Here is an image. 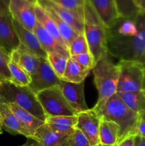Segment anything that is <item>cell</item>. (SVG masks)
<instances>
[{
  "instance_id": "1",
  "label": "cell",
  "mask_w": 145,
  "mask_h": 146,
  "mask_svg": "<svg viewBox=\"0 0 145 146\" xmlns=\"http://www.w3.org/2000/svg\"><path fill=\"white\" fill-rule=\"evenodd\" d=\"M108 54L119 61L145 64V11L132 19L120 18L107 29Z\"/></svg>"
},
{
  "instance_id": "2",
  "label": "cell",
  "mask_w": 145,
  "mask_h": 146,
  "mask_svg": "<svg viewBox=\"0 0 145 146\" xmlns=\"http://www.w3.org/2000/svg\"><path fill=\"white\" fill-rule=\"evenodd\" d=\"M95 111L101 118L113 121L119 125L120 131L117 143L128 136L136 135L140 115L131 110L117 94L111 96L101 109Z\"/></svg>"
},
{
  "instance_id": "3",
  "label": "cell",
  "mask_w": 145,
  "mask_h": 146,
  "mask_svg": "<svg viewBox=\"0 0 145 146\" xmlns=\"http://www.w3.org/2000/svg\"><path fill=\"white\" fill-rule=\"evenodd\" d=\"M84 35L95 63L108 55L107 28L88 0L83 9Z\"/></svg>"
},
{
  "instance_id": "4",
  "label": "cell",
  "mask_w": 145,
  "mask_h": 146,
  "mask_svg": "<svg viewBox=\"0 0 145 146\" xmlns=\"http://www.w3.org/2000/svg\"><path fill=\"white\" fill-rule=\"evenodd\" d=\"M108 55L99 60L92 69L94 82L98 91V102L92 108L95 111L101 109L108 99L117 93L119 68Z\"/></svg>"
},
{
  "instance_id": "5",
  "label": "cell",
  "mask_w": 145,
  "mask_h": 146,
  "mask_svg": "<svg viewBox=\"0 0 145 146\" xmlns=\"http://www.w3.org/2000/svg\"><path fill=\"white\" fill-rule=\"evenodd\" d=\"M0 97L5 104L14 103L45 122L46 115L35 93L28 86H21L5 79L0 84Z\"/></svg>"
},
{
  "instance_id": "6",
  "label": "cell",
  "mask_w": 145,
  "mask_h": 146,
  "mask_svg": "<svg viewBox=\"0 0 145 146\" xmlns=\"http://www.w3.org/2000/svg\"><path fill=\"white\" fill-rule=\"evenodd\" d=\"M36 95L47 116L77 115L63 95L58 85L42 90Z\"/></svg>"
},
{
  "instance_id": "7",
  "label": "cell",
  "mask_w": 145,
  "mask_h": 146,
  "mask_svg": "<svg viewBox=\"0 0 145 146\" xmlns=\"http://www.w3.org/2000/svg\"><path fill=\"white\" fill-rule=\"evenodd\" d=\"M117 92H136L143 89L145 71L142 66L133 61H119Z\"/></svg>"
},
{
  "instance_id": "8",
  "label": "cell",
  "mask_w": 145,
  "mask_h": 146,
  "mask_svg": "<svg viewBox=\"0 0 145 146\" xmlns=\"http://www.w3.org/2000/svg\"><path fill=\"white\" fill-rule=\"evenodd\" d=\"M78 122L75 129H78L83 134L90 145H100L99 137L100 124L101 117L93 108L88 109L77 114Z\"/></svg>"
},
{
  "instance_id": "9",
  "label": "cell",
  "mask_w": 145,
  "mask_h": 146,
  "mask_svg": "<svg viewBox=\"0 0 145 146\" xmlns=\"http://www.w3.org/2000/svg\"><path fill=\"white\" fill-rule=\"evenodd\" d=\"M35 5L28 0H10L9 6V11L13 19L31 32H34L37 22Z\"/></svg>"
},
{
  "instance_id": "10",
  "label": "cell",
  "mask_w": 145,
  "mask_h": 146,
  "mask_svg": "<svg viewBox=\"0 0 145 146\" xmlns=\"http://www.w3.org/2000/svg\"><path fill=\"white\" fill-rule=\"evenodd\" d=\"M31 82L28 86L35 94L59 85L61 78L56 75L47 58H41L38 71L31 76Z\"/></svg>"
},
{
  "instance_id": "11",
  "label": "cell",
  "mask_w": 145,
  "mask_h": 146,
  "mask_svg": "<svg viewBox=\"0 0 145 146\" xmlns=\"http://www.w3.org/2000/svg\"><path fill=\"white\" fill-rule=\"evenodd\" d=\"M58 86L63 95L77 114L89 109L85 99L84 81L71 83L61 79Z\"/></svg>"
},
{
  "instance_id": "12",
  "label": "cell",
  "mask_w": 145,
  "mask_h": 146,
  "mask_svg": "<svg viewBox=\"0 0 145 146\" xmlns=\"http://www.w3.org/2000/svg\"><path fill=\"white\" fill-rule=\"evenodd\" d=\"M37 3L41 7H47L53 10L78 34H84L83 11H73L63 8L53 3L51 0H38Z\"/></svg>"
},
{
  "instance_id": "13",
  "label": "cell",
  "mask_w": 145,
  "mask_h": 146,
  "mask_svg": "<svg viewBox=\"0 0 145 146\" xmlns=\"http://www.w3.org/2000/svg\"><path fill=\"white\" fill-rule=\"evenodd\" d=\"M20 45L11 14L0 16V46L11 54Z\"/></svg>"
},
{
  "instance_id": "14",
  "label": "cell",
  "mask_w": 145,
  "mask_h": 146,
  "mask_svg": "<svg viewBox=\"0 0 145 146\" xmlns=\"http://www.w3.org/2000/svg\"><path fill=\"white\" fill-rule=\"evenodd\" d=\"M107 29H110L121 18L115 0H88Z\"/></svg>"
},
{
  "instance_id": "15",
  "label": "cell",
  "mask_w": 145,
  "mask_h": 146,
  "mask_svg": "<svg viewBox=\"0 0 145 146\" xmlns=\"http://www.w3.org/2000/svg\"><path fill=\"white\" fill-rule=\"evenodd\" d=\"M0 117L3 130L11 135H22L27 138L35 140V137L22 125L7 104L0 106Z\"/></svg>"
},
{
  "instance_id": "16",
  "label": "cell",
  "mask_w": 145,
  "mask_h": 146,
  "mask_svg": "<svg viewBox=\"0 0 145 146\" xmlns=\"http://www.w3.org/2000/svg\"><path fill=\"white\" fill-rule=\"evenodd\" d=\"M34 33L38 38L41 47L47 54H53L69 58V51L63 47L41 24L36 22Z\"/></svg>"
},
{
  "instance_id": "17",
  "label": "cell",
  "mask_w": 145,
  "mask_h": 146,
  "mask_svg": "<svg viewBox=\"0 0 145 146\" xmlns=\"http://www.w3.org/2000/svg\"><path fill=\"white\" fill-rule=\"evenodd\" d=\"M14 29L19 40L20 44L24 46L28 51L39 58H47L48 54L41 47L38 38L34 32L26 29L19 23L13 19Z\"/></svg>"
},
{
  "instance_id": "18",
  "label": "cell",
  "mask_w": 145,
  "mask_h": 146,
  "mask_svg": "<svg viewBox=\"0 0 145 146\" xmlns=\"http://www.w3.org/2000/svg\"><path fill=\"white\" fill-rule=\"evenodd\" d=\"M11 59L24 69L30 76L38 71L41 61V58L31 54L21 44L11 53Z\"/></svg>"
},
{
  "instance_id": "19",
  "label": "cell",
  "mask_w": 145,
  "mask_h": 146,
  "mask_svg": "<svg viewBox=\"0 0 145 146\" xmlns=\"http://www.w3.org/2000/svg\"><path fill=\"white\" fill-rule=\"evenodd\" d=\"M71 135L55 132L44 123L36 131L34 136L41 146H71Z\"/></svg>"
},
{
  "instance_id": "20",
  "label": "cell",
  "mask_w": 145,
  "mask_h": 146,
  "mask_svg": "<svg viewBox=\"0 0 145 146\" xmlns=\"http://www.w3.org/2000/svg\"><path fill=\"white\" fill-rule=\"evenodd\" d=\"M78 122L77 115L67 116H47L45 120V124L52 131L60 133L71 135L75 129V125Z\"/></svg>"
},
{
  "instance_id": "21",
  "label": "cell",
  "mask_w": 145,
  "mask_h": 146,
  "mask_svg": "<svg viewBox=\"0 0 145 146\" xmlns=\"http://www.w3.org/2000/svg\"><path fill=\"white\" fill-rule=\"evenodd\" d=\"M35 12L37 22L39 23L63 47L68 50L66 44H65L63 38H61L56 24L54 22L53 19L51 18L48 11L44 9L42 7H41L38 3H36L35 5Z\"/></svg>"
},
{
  "instance_id": "22",
  "label": "cell",
  "mask_w": 145,
  "mask_h": 146,
  "mask_svg": "<svg viewBox=\"0 0 145 146\" xmlns=\"http://www.w3.org/2000/svg\"><path fill=\"white\" fill-rule=\"evenodd\" d=\"M9 108H10L13 113L19 120L22 125L34 136L35 133L41 125H44L45 122L38 118H36L34 115L30 113L24 108L18 106L14 103L7 104ZM35 137V136H34Z\"/></svg>"
},
{
  "instance_id": "23",
  "label": "cell",
  "mask_w": 145,
  "mask_h": 146,
  "mask_svg": "<svg viewBox=\"0 0 145 146\" xmlns=\"http://www.w3.org/2000/svg\"><path fill=\"white\" fill-rule=\"evenodd\" d=\"M119 131L120 128L116 123L101 118L99 131L100 145H114L117 143Z\"/></svg>"
},
{
  "instance_id": "24",
  "label": "cell",
  "mask_w": 145,
  "mask_h": 146,
  "mask_svg": "<svg viewBox=\"0 0 145 146\" xmlns=\"http://www.w3.org/2000/svg\"><path fill=\"white\" fill-rule=\"evenodd\" d=\"M124 103L136 113H145V94L143 90L136 92L116 93Z\"/></svg>"
},
{
  "instance_id": "25",
  "label": "cell",
  "mask_w": 145,
  "mask_h": 146,
  "mask_svg": "<svg viewBox=\"0 0 145 146\" xmlns=\"http://www.w3.org/2000/svg\"><path fill=\"white\" fill-rule=\"evenodd\" d=\"M90 70H88L80 65L71 57L68 58L66 69L61 80L71 83H80L85 81Z\"/></svg>"
},
{
  "instance_id": "26",
  "label": "cell",
  "mask_w": 145,
  "mask_h": 146,
  "mask_svg": "<svg viewBox=\"0 0 145 146\" xmlns=\"http://www.w3.org/2000/svg\"><path fill=\"white\" fill-rule=\"evenodd\" d=\"M43 8L48 11V13L50 14L51 18L54 21V22L55 23V24L57 26V28L58 29V31H59L60 34H61V38H63L65 44H66L67 47L69 48L70 45L72 44V41L75 40V38L79 34L71 26H69L63 20L61 19L53 10H51L49 8H47V7H43Z\"/></svg>"
},
{
  "instance_id": "27",
  "label": "cell",
  "mask_w": 145,
  "mask_h": 146,
  "mask_svg": "<svg viewBox=\"0 0 145 146\" xmlns=\"http://www.w3.org/2000/svg\"><path fill=\"white\" fill-rule=\"evenodd\" d=\"M118 13L121 18H134L142 10L136 5L134 0H115Z\"/></svg>"
},
{
  "instance_id": "28",
  "label": "cell",
  "mask_w": 145,
  "mask_h": 146,
  "mask_svg": "<svg viewBox=\"0 0 145 146\" xmlns=\"http://www.w3.org/2000/svg\"><path fill=\"white\" fill-rule=\"evenodd\" d=\"M9 69L11 76V82L21 86H28L31 84V76L11 59L9 63Z\"/></svg>"
},
{
  "instance_id": "29",
  "label": "cell",
  "mask_w": 145,
  "mask_h": 146,
  "mask_svg": "<svg viewBox=\"0 0 145 146\" xmlns=\"http://www.w3.org/2000/svg\"><path fill=\"white\" fill-rule=\"evenodd\" d=\"M47 58L56 75L61 79L66 69L68 58L53 54H48Z\"/></svg>"
},
{
  "instance_id": "30",
  "label": "cell",
  "mask_w": 145,
  "mask_h": 146,
  "mask_svg": "<svg viewBox=\"0 0 145 146\" xmlns=\"http://www.w3.org/2000/svg\"><path fill=\"white\" fill-rule=\"evenodd\" d=\"M68 50H69L71 56L83 54V53L90 52L88 42H87V40L85 38L84 34H79L75 38V40L72 42V44L70 45Z\"/></svg>"
},
{
  "instance_id": "31",
  "label": "cell",
  "mask_w": 145,
  "mask_h": 146,
  "mask_svg": "<svg viewBox=\"0 0 145 146\" xmlns=\"http://www.w3.org/2000/svg\"><path fill=\"white\" fill-rule=\"evenodd\" d=\"M11 61V54L0 46V76L5 79L11 80V76L9 69V63Z\"/></svg>"
},
{
  "instance_id": "32",
  "label": "cell",
  "mask_w": 145,
  "mask_h": 146,
  "mask_svg": "<svg viewBox=\"0 0 145 146\" xmlns=\"http://www.w3.org/2000/svg\"><path fill=\"white\" fill-rule=\"evenodd\" d=\"M71 58L73 60H75L76 62L82 67L88 70H92L93 68L95 67V59H94L93 56L90 52L88 53H83V54H78V55L75 56H71Z\"/></svg>"
},
{
  "instance_id": "33",
  "label": "cell",
  "mask_w": 145,
  "mask_h": 146,
  "mask_svg": "<svg viewBox=\"0 0 145 146\" xmlns=\"http://www.w3.org/2000/svg\"><path fill=\"white\" fill-rule=\"evenodd\" d=\"M53 3L73 11H83L85 0H51Z\"/></svg>"
},
{
  "instance_id": "34",
  "label": "cell",
  "mask_w": 145,
  "mask_h": 146,
  "mask_svg": "<svg viewBox=\"0 0 145 146\" xmlns=\"http://www.w3.org/2000/svg\"><path fill=\"white\" fill-rule=\"evenodd\" d=\"M71 146H92L85 135L78 129H75L71 136ZM98 146H101L100 145Z\"/></svg>"
},
{
  "instance_id": "35",
  "label": "cell",
  "mask_w": 145,
  "mask_h": 146,
  "mask_svg": "<svg viewBox=\"0 0 145 146\" xmlns=\"http://www.w3.org/2000/svg\"><path fill=\"white\" fill-rule=\"evenodd\" d=\"M140 120L138 123L136 131V135L145 138V113L139 114Z\"/></svg>"
},
{
  "instance_id": "36",
  "label": "cell",
  "mask_w": 145,
  "mask_h": 146,
  "mask_svg": "<svg viewBox=\"0 0 145 146\" xmlns=\"http://www.w3.org/2000/svg\"><path fill=\"white\" fill-rule=\"evenodd\" d=\"M10 0H0V16L9 14V6Z\"/></svg>"
},
{
  "instance_id": "37",
  "label": "cell",
  "mask_w": 145,
  "mask_h": 146,
  "mask_svg": "<svg viewBox=\"0 0 145 146\" xmlns=\"http://www.w3.org/2000/svg\"><path fill=\"white\" fill-rule=\"evenodd\" d=\"M135 135H130L124 138L122 141L117 143V146H134V140Z\"/></svg>"
},
{
  "instance_id": "38",
  "label": "cell",
  "mask_w": 145,
  "mask_h": 146,
  "mask_svg": "<svg viewBox=\"0 0 145 146\" xmlns=\"http://www.w3.org/2000/svg\"><path fill=\"white\" fill-rule=\"evenodd\" d=\"M134 146H145V138L138 135H135Z\"/></svg>"
},
{
  "instance_id": "39",
  "label": "cell",
  "mask_w": 145,
  "mask_h": 146,
  "mask_svg": "<svg viewBox=\"0 0 145 146\" xmlns=\"http://www.w3.org/2000/svg\"><path fill=\"white\" fill-rule=\"evenodd\" d=\"M21 146H41V144L38 142V141H35L34 139H31V138H28V141H26V143Z\"/></svg>"
},
{
  "instance_id": "40",
  "label": "cell",
  "mask_w": 145,
  "mask_h": 146,
  "mask_svg": "<svg viewBox=\"0 0 145 146\" xmlns=\"http://www.w3.org/2000/svg\"><path fill=\"white\" fill-rule=\"evenodd\" d=\"M137 5L142 11H145V0H138Z\"/></svg>"
},
{
  "instance_id": "41",
  "label": "cell",
  "mask_w": 145,
  "mask_h": 146,
  "mask_svg": "<svg viewBox=\"0 0 145 146\" xmlns=\"http://www.w3.org/2000/svg\"><path fill=\"white\" fill-rule=\"evenodd\" d=\"M3 129L2 126H1V117H0V134H2Z\"/></svg>"
},
{
  "instance_id": "42",
  "label": "cell",
  "mask_w": 145,
  "mask_h": 146,
  "mask_svg": "<svg viewBox=\"0 0 145 146\" xmlns=\"http://www.w3.org/2000/svg\"><path fill=\"white\" fill-rule=\"evenodd\" d=\"M3 104H5V102H4V100H3L2 98H1V97H0V106H1V105H2Z\"/></svg>"
},
{
  "instance_id": "43",
  "label": "cell",
  "mask_w": 145,
  "mask_h": 146,
  "mask_svg": "<svg viewBox=\"0 0 145 146\" xmlns=\"http://www.w3.org/2000/svg\"><path fill=\"white\" fill-rule=\"evenodd\" d=\"M5 80V78H4V77H2L1 76H0V84H1V82H2L3 81H4Z\"/></svg>"
},
{
  "instance_id": "44",
  "label": "cell",
  "mask_w": 145,
  "mask_h": 146,
  "mask_svg": "<svg viewBox=\"0 0 145 146\" xmlns=\"http://www.w3.org/2000/svg\"><path fill=\"white\" fill-rule=\"evenodd\" d=\"M143 91L145 94V76H144V84H143Z\"/></svg>"
},
{
  "instance_id": "45",
  "label": "cell",
  "mask_w": 145,
  "mask_h": 146,
  "mask_svg": "<svg viewBox=\"0 0 145 146\" xmlns=\"http://www.w3.org/2000/svg\"><path fill=\"white\" fill-rule=\"evenodd\" d=\"M28 1H31V2L34 3V4H36V3H37V1H38V0H28Z\"/></svg>"
},
{
  "instance_id": "46",
  "label": "cell",
  "mask_w": 145,
  "mask_h": 146,
  "mask_svg": "<svg viewBox=\"0 0 145 146\" xmlns=\"http://www.w3.org/2000/svg\"><path fill=\"white\" fill-rule=\"evenodd\" d=\"M101 146H117V144H115V145H100Z\"/></svg>"
},
{
  "instance_id": "47",
  "label": "cell",
  "mask_w": 145,
  "mask_h": 146,
  "mask_svg": "<svg viewBox=\"0 0 145 146\" xmlns=\"http://www.w3.org/2000/svg\"><path fill=\"white\" fill-rule=\"evenodd\" d=\"M135 1V2H136V5H137V3H138V0H134ZM138 6V5H137Z\"/></svg>"
},
{
  "instance_id": "48",
  "label": "cell",
  "mask_w": 145,
  "mask_h": 146,
  "mask_svg": "<svg viewBox=\"0 0 145 146\" xmlns=\"http://www.w3.org/2000/svg\"><path fill=\"white\" fill-rule=\"evenodd\" d=\"M142 67H143V68H144V71H145V64H144V65Z\"/></svg>"
}]
</instances>
